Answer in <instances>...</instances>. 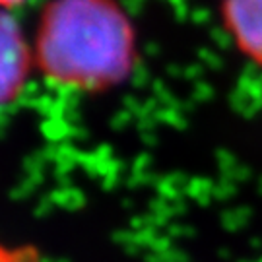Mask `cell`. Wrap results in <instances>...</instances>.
<instances>
[{
  "instance_id": "6da1fadb",
  "label": "cell",
  "mask_w": 262,
  "mask_h": 262,
  "mask_svg": "<svg viewBox=\"0 0 262 262\" xmlns=\"http://www.w3.org/2000/svg\"><path fill=\"white\" fill-rule=\"evenodd\" d=\"M130 33L105 0H58L37 35V60L58 82L97 85L124 70Z\"/></svg>"
},
{
  "instance_id": "7a4b0ae2",
  "label": "cell",
  "mask_w": 262,
  "mask_h": 262,
  "mask_svg": "<svg viewBox=\"0 0 262 262\" xmlns=\"http://www.w3.org/2000/svg\"><path fill=\"white\" fill-rule=\"evenodd\" d=\"M29 51L16 19L0 10V107L10 103L24 88Z\"/></svg>"
},
{
  "instance_id": "3957f363",
  "label": "cell",
  "mask_w": 262,
  "mask_h": 262,
  "mask_svg": "<svg viewBox=\"0 0 262 262\" xmlns=\"http://www.w3.org/2000/svg\"><path fill=\"white\" fill-rule=\"evenodd\" d=\"M225 18L239 47L262 62V0H225Z\"/></svg>"
},
{
  "instance_id": "277c9868",
  "label": "cell",
  "mask_w": 262,
  "mask_h": 262,
  "mask_svg": "<svg viewBox=\"0 0 262 262\" xmlns=\"http://www.w3.org/2000/svg\"><path fill=\"white\" fill-rule=\"evenodd\" d=\"M24 2H28V0H0V10L16 8V6H21Z\"/></svg>"
}]
</instances>
